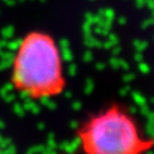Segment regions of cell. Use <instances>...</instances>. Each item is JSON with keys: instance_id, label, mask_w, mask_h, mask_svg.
Instances as JSON below:
<instances>
[{"instance_id": "52a82bcc", "label": "cell", "mask_w": 154, "mask_h": 154, "mask_svg": "<svg viewBox=\"0 0 154 154\" xmlns=\"http://www.w3.org/2000/svg\"><path fill=\"white\" fill-rule=\"evenodd\" d=\"M134 78H135V75H134V74H130V73H129V74H126L123 79H125L126 81H129V80H131V79H134Z\"/></svg>"}, {"instance_id": "277c9868", "label": "cell", "mask_w": 154, "mask_h": 154, "mask_svg": "<svg viewBox=\"0 0 154 154\" xmlns=\"http://www.w3.org/2000/svg\"><path fill=\"white\" fill-rule=\"evenodd\" d=\"M134 47L137 49V51H143L146 47H147V44L144 42V41H140V40H136L134 42Z\"/></svg>"}, {"instance_id": "3957f363", "label": "cell", "mask_w": 154, "mask_h": 154, "mask_svg": "<svg viewBox=\"0 0 154 154\" xmlns=\"http://www.w3.org/2000/svg\"><path fill=\"white\" fill-rule=\"evenodd\" d=\"M132 97H134V100L137 103L139 106H142L146 103V100H145V97H144L142 94L137 93V91H135V93L132 94Z\"/></svg>"}, {"instance_id": "5b68a950", "label": "cell", "mask_w": 154, "mask_h": 154, "mask_svg": "<svg viewBox=\"0 0 154 154\" xmlns=\"http://www.w3.org/2000/svg\"><path fill=\"white\" fill-rule=\"evenodd\" d=\"M139 70L143 72V73H149V67L146 63H143V62H139Z\"/></svg>"}, {"instance_id": "ba28073f", "label": "cell", "mask_w": 154, "mask_h": 154, "mask_svg": "<svg viewBox=\"0 0 154 154\" xmlns=\"http://www.w3.org/2000/svg\"><path fill=\"white\" fill-rule=\"evenodd\" d=\"M128 87H127V88H122L121 89V95H126L127 93H128Z\"/></svg>"}, {"instance_id": "8992f818", "label": "cell", "mask_w": 154, "mask_h": 154, "mask_svg": "<svg viewBox=\"0 0 154 154\" xmlns=\"http://www.w3.org/2000/svg\"><path fill=\"white\" fill-rule=\"evenodd\" d=\"M145 5V0H136V6L138 8H142Z\"/></svg>"}, {"instance_id": "6da1fadb", "label": "cell", "mask_w": 154, "mask_h": 154, "mask_svg": "<svg viewBox=\"0 0 154 154\" xmlns=\"http://www.w3.org/2000/svg\"><path fill=\"white\" fill-rule=\"evenodd\" d=\"M16 88L34 98H46L64 88L63 65L54 39L46 33L28 34L18 46L13 63Z\"/></svg>"}, {"instance_id": "7a4b0ae2", "label": "cell", "mask_w": 154, "mask_h": 154, "mask_svg": "<svg viewBox=\"0 0 154 154\" xmlns=\"http://www.w3.org/2000/svg\"><path fill=\"white\" fill-rule=\"evenodd\" d=\"M78 139L90 154H138L154 145V139L142 138L137 123L118 105L88 120L79 130Z\"/></svg>"}]
</instances>
